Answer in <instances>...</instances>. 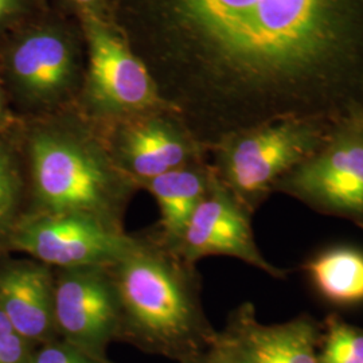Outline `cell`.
Returning <instances> with one entry per match:
<instances>
[{
    "label": "cell",
    "instance_id": "1",
    "mask_svg": "<svg viewBox=\"0 0 363 363\" xmlns=\"http://www.w3.org/2000/svg\"><path fill=\"white\" fill-rule=\"evenodd\" d=\"M108 19L208 151L363 109V0H109Z\"/></svg>",
    "mask_w": 363,
    "mask_h": 363
},
{
    "label": "cell",
    "instance_id": "2",
    "mask_svg": "<svg viewBox=\"0 0 363 363\" xmlns=\"http://www.w3.org/2000/svg\"><path fill=\"white\" fill-rule=\"evenodd\" d=\"M26 216H76L125 230L138 184L117 166L104 132L74 105L39 116L25 138Z\"/></svg>",
    "mask_w": 363,
    "mask_h": 363
},
{
    "label": "cell",
    "instance_id": "3",
    "mask_svg": "<svg viewBox=\"0 0 363 363\" xmlns=\"http://www.w3.org/2000/svg\"><path fill=\"white\" fill-rule=\"evenodd\" d=\"M109 271L118 301V342L179 363L213 346L218 330L203 308L198 265L182 259L154 228L136 233L135 245Z\"/></svg>",
    "mask_w": 363,
    "mask_h": 363
},
{
    "label": "cell",
    "instance_id": "4",
    "mask_svg": "<svg viewBox=\"0 0 363 363\" xmlns=\"http://www.w3.org/2000/svg\"><path fill=\"white\" fill-rule=\"evenodd\" d=\"M334 123L281 118L233 133L210 151L211 169L230 194L255 214L274 194L277 183L308 160Z\"/></svg>",
    "mask_w": 363,
    "mask_h": 363
},
{
    "label": "cell",
    "instance_id": "5",
    "mask_svg": "<svg viewBox=\"0 0 363 363\" xmlns=\"http://www.w3.org/2000/svg\"><path fill=\"white\" fill-rule=\"evenodd\" d=\"M88 66L74 106L101 130L166 109L155 82L108 18H79ZM169 109V108H167Z\"/></svg>",
    "mask_w": 363,
    "mask_h": 363
},
{
    "label": "cell",
    "instance_id": "6",
    "mask_svg": "<svg viewBox=\"0 0 363 363\" xmlns=\"http://www.w3.org/2000/svg\"><path fill=\"white\" fill-rule=\"evenodd\" d=\"M274 194L363 230V109L335 121L325 144L279 182Z\"/></svg>",
    "mask_w": 363,
    "mask_h": 363
},
{
    "label": "cell",
    "instance_id": "7",
    "mask_svg": "<svg viewBox=\"0 0 363 363\" xmlns=\"http://www.w3.org/2000/svg\"><path fill=\"white\" fill-rule=\"evenodd\" d=\"M84 35L62 21L31 27L7 54V74L18 97L39 116L74 105L85 76Z\"/></svg>",
    "mask_w": 363,
    "mask_h": 363
},
{
    "label": "cell",
    "instance_id": "8",
    "mask_svg": "<svg viewBox=\"0 0 363 363\" xmlns=\"http://www.w3.org/2000/svg\"><path fill=\"white\" fill-rule=\"evenodd\" d=\"M136 242V234L76 216H26L9 249L23 252L52 269L113 265Z\"/></svg>",
    "mask_w": 363,
    "mask_h": 363
},
{
    "label": "cell",
    "instance_id": "9",
    "mask_svg": "<svg viewBox=\"0 0 363 363\" xmlns=\"http://www.w3.org/2000/svg\"><path fill=\"white\" fill-rule=\"evenodd\" d=\"M54 318L58 337L106 359L117 340L120 315L109 267L54 269Z\"/></svg>",
    "mask_w": 363,
    "mask_h": 363
},
{
    "label": "cell",
    "instance_id": "10",
    "mask_svg": "<svg viewBox=\"0 0 363 363\" xmlns=\"http://www.w3.org/2000/svg\"><path fill=\"white\" fill-rule=\"evenodd\" d=\"M323 325L308 313L283 323H262L253 303L228 315L208 349L210 363H319Z\"/></svg>",
    "mask_w": 363,
    "mask_h": 363
},
{
    "label": "cell",
    "instance_id": "11",
    "mask_svg": "<svg viewBox=\"0 0 363 363\" xmlns=\"http://www.w3.org/2000/svg\"><path fill=\"white\" fill-rule=\"evenodd\" d=\"M253 216L214 177L211 187L172 249L195 265L208 256H228L273 279L284 280L289 271L273 265L259 250L252 228Z\"/></svg>",
    "mask_w": 363,
    "mask_h": 363
},
{
    "label": "cell",
    "instance_id": "12",
    "mask_svg": "<svg viewBox=\"0 0 363 363\" xmlns=\"http://www.w3.org/2000/svg\"><path fill=\"white\" fill-rule=\"evenodd\" d=\"M103 132L117 166L136 184L208 159V150L167 108L132 117Z\"/></svg>",
    "mask_w": 363,
    "mask_h": 363
},
{
    "label": "cell",
    "instance_id": "13",
    "mask_svg": "<svg viewBox=\"0 0 363 363\" xmlns=\"http://www.w3.org/2000/svg\"><path fill=\"white\" fill-rule=\"evenodd\" d=\"M0 310L34 346L57 340L52 267L34 259L1 261Z\"/></svg>",
    "mask_w": 363,
    "mask_h": 363
},
{
    "label": "cell",
    "instance_id": "14",
    "mask_svg": "<svg viewBox=\"0 0 363 363\" xmlns=\"http://www.w3.org/2000/svg\"><path fill=\"white\" fill-rule=\"evenodd\" d=\"M214 177L206 159L138 183L139 190L152 195L159 206L160 218L154 229L169 247H174L181 238L195 208L211 187Z\"/></svg>",
    "mask_w": 363,
    "mask_h": 363
},
{
    "label": "cell",
    "instance_id": "15",
    "mask_svg": "<svg viewBox=\"0 0 363 363\" xmlns=\"http://www.w3.org/2000/svg\"><path fill=\"white\" fill-rule=\"evenodd\" d=\"M315 292L331 306L351 308L363 304V250L337 245L318 252L301 265Z\"/></svg>",
    "mask_w": 363,
    "mask_h": 363
},
{
    "label": "cell",
    "instance_id": "16",
    "mask_svg": "<svg viewBox=\"0 0 363 363\" xmlns=\"http://www.w3.org/2000/svg\"><path fill=\"white\" fill-rule=\"evenodd\" d=\"M28 206L26 172L11 144L0 140V250L9 249L10 238Z\"/></svg>",
    "mask_w": 363,
    "mask_h": 363
},
{
    "label": "cell",
    "instance_id": "17",
    "mask_svg": "<svg viewBox=\"0 0 363 363\" xmlns=\"http://www.w3.org/2000/svg\"><path fill=\"white\" fill-rule=\"evenodd\" d=\"M319 363H363V328L330 313L322 323Z\"/></svg>",
    "mask_w": 363,
    "mask_h": 363
},
{
    "label": "cell",
    "instance_id": "18",
    "mask_svg": "<svg viewBox=\"0 0 363 363\" xmlns=\"http://www.w3.org/2000/svg\"><path fill=\"white\" fill-rule=\"evenodd\" d=\"M35 349L0 310V363H31Z\"/></svg>",
    "mask_w": 363,
    "mask_h": 363
},
{
    "label": "cell",
    "instance_id": "19",
    "mask_svg": "<svg viewBox=\"0 0 363 363\" xmlns=\"http://www.w3.org/2000/svg\"><path fill=\"white\" fill-rule=\"evenodd\" d=\"M31 363H113L106 359L94 358L77 347L66 343L62 339L52 340L35 349Z\"/></svg>",
    "mask_w": 363,
    "mask_h": 363
},
{
    "label": "cell",
    "instance_id": "20",
    "mask_svg": "<svg viewBox=\"0 0 363 363\" xmlns=\"http://www.w3.org/2000/svg\"><path fill=\"white\" fill-rule=\"evenodd\" d=\"M67 6L77 13L78 18L93 15L99 18H108L109 0H65Z\"/></svg>",
    "mask_w": 363,
    "mask_h": 363
},
{
    "label": "cell",
    "instance_id": "21",
    "mask_svg": "<svg viewBox=\"0 0 363 363\" xmlns=\"http://www.w3.org/2000/svg\"><path fill=\"white\" fill-rule=\"evenodd\" d=\"M25 10V0H0V26Z\"/></svg>",
    "mask_w": 363,
    "mask_h": 363
},
{
    "label": "cell",
    "instance_id": "22",
    "mask_svg": "<svg viewBox=\"0 0 363 363\" xmlns=\"http://www.w3.org/2000/svg\"><path fill=\"white\" fill-rule=\"evenodd\" d=\"M10 116L7 109L4 108V103H3V96H1V91H0V128L7 127L10 124Z\"/></svg>",
    "mask_w": 363,
    "mask_h": 363
},
{
    "label": "cell",
    "instance_id": "23",
    "mask_svg": "<svg viewBox=\"0 0 363 363\" xmlns=\"http://www.w3.org/2000/svg\"><path fill=\"white\" fill-rule=\"evenodd\" d=\"M186 363H210V361H208V351H206L205 354H202L201 357H198V358L191 359V361H189V362Z\"/></svg>",
    "mask_w": 363,
    "mask_h": 363
}]
</instances>
